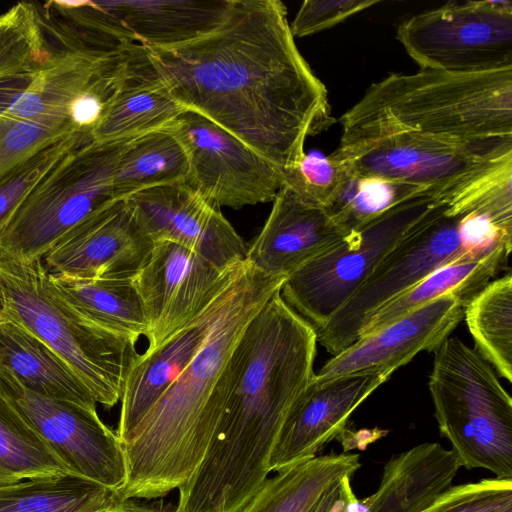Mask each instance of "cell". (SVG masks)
<instances>
[{"mask_svg": "<svg viewBox=\"0 0 512 512\" xmlns=\"http://www.w3.org/2000/svg\"><path fill=\"white\" fill-rule=\"evenodd\" d=\"M143 49L149 72L181 105L283 173L304 156L307 136L332 120L327 89L298 50L279 0H232L208 34Z\"/></svg>", "mask_w": 512, "mask_h": 512, "instance_id": "6da1fadb", "label": "cell"}, {"mask_svg": "<svg viewBox=\"0 0 512 512\" xmlns=\"http://www.w3.org/2000/svg\"><path fill=\"white\" fill-rule=\"evenodd\" d=\"M280 290L245 328L224 415L198 468L179 489L197 512H237L251 499L268 478L281 432L314 379L317 333Z\"/></svg>", "mask_w": 512, "mask_h": 512, "instance_id": "7a4b0ae2", "label": "cell"}, {"mask_svg": "<svg viewBox=\"0 0 512 512\" xmlns=\"http://www.w3.org/2000/svg\"><path fill=\"white\" fill-rule=\"evenodd\" d=\"M285 279L265 274L246 259L233 268L201 346L122 443L126 479L116 491L121 501L166 496L198 468L239 373L238 342Z\"/></svg>", "mask_w": 512, "mask_h": 512, "instance_id": "3957f363", "label": "cell"}, {"mask_svg": "<svg viewBox=\"0 0 512 512\" xmlns=\"http://www.w3.org/2000/svg\"><path fill=\"white\" fill-rule=\"evenodd\" d=\"M340 122V144L395 133L459 142L512 137V67L392 73L372 84Z\"/></svg>", "mask_w": 512, "mask_h": 512, "instance_id": "277c9868", "label": "cell"}, {"mask_svg": "<svg viewBox=\"0 0 512 512\" xmlns=\"http://www.w3.org/2000/svg\"><path fill=\"white\" fill-rule=\"evenodd\" d=\"M2 314L27 328L76 372L96 403L106 408L121 398L138 356L137 342L91 321L75 309L49 279L42 258L0 256Z\"/></svg>", "mask_w": 512, "mask_h": 512, "instance_id": "5b68a950", "label": "cell"}, {"mask_svg": "<svg viewBox=\"0 0 512 512\" xmlns=\"http://www.w3.org/2000/svg\"><path fill=\"white\" fill-rule=\"evenodd\" d=\"M428 387L439 431L460 466L512 479V399L493 367L448 337L434 351Z\"/></svg>", "mask_w": 512, "mask_h": 512, "instance_id": "8992f818", "label": "cell"}, {"mask_svg": "<svg viewBox=\"0 0 512 512\" xmlns=\"http://www.w3.org/2000/svg\"><path fill=\"white\" fill-rule=\"evenodd\" d=\"M131 139L92 141L66 155L7 221L0 233V256L43 258L67 231L118 200L113 176Z\"/></svg>", "mask_w": 512, "mask_h": 512, "instance_id": "52a82bcc", "label": "cell"}, {"mask_svg": "<svg viewBox=\"0 0 512 512\" xmlns=\"http://www.w3.org/2000/svg\"><path fill=\"white\" fill-rule=\"evenodd\" d=\"M133 44L113 54L55 48L38 68L0 80V116L71 123L92 137L125 81Z\"/></svg>", "mask_w": 512, "mask_h": 512, "instance_id": "ba28073f", "label": "cell"}, {"mask_svg": "<svg viewBox=\"0 0 512 512\" xmlns=\"http://www.w3.org/2000/svg\"><path fill=\"white\" fill-rule=\"evenodd\" d=\"M441 188L390 208L327 253L286 277L280 294L317 332L358 291L380 261L427 214Z\"/></svg>", "mask_w": 512, "mask_h": 512, "instance_id": "9c48e42d", "label": "cell"}, {"mask_svg": "<svg viewBox=\"0 0 512 512\" xmlns=\"http://www.w3.org/2000/svg\"><path fill=\"white\" fill-rule=\"evenodd\" d=\"M448 188L440 191L427 214L380 261L350 300L316 332L317 341L331 355L354 343L377 310L434 270L455 261L478 260L471 256L461 239L463 212L449 204Z\"/></svg>", "mask_w": 512, "mask_h": 512, "instance_id": "30bf717a", "label": "cell"}, {"mask_svg": "<svg viewBox=\"0 0 512 512\" xmlns=\"http://www.w3.org/2000/svg\"><path fill=\"white\" fill-rule=\"evenodd\" d=\"M397 39L421 69L478 73L512 67V2H451L403 21Z\"/></svg>", "mask_w": 512, "mask_h": 512, "instance_id": "8fae6325", "label": "cell"}, {"mask_svg": "<svg viewBox=\"0 0 512 512\" xmlns=\"http://www.w3.org/2000/svg\"><path fill=\"white\" fill-rule=\"evenodd\" d=\"M331 155L350 173L441 188L512 157V137L459 142L395 133L340 144Z\"/></svg>", "mask_w": 512, "mask_h": 512, "instance_id": "7c38bea8", "label": "cell"}, {"mask_svg": "<svg viewBox=\"0 0 512 512\" xmlns=\"http://www.w3.org/2000/svg\"><path fill=\"white\" fill-rule=\"evenodd\" d=\"M0 393L69 473L117 491L126 479L123 444L96 408L52 399L23 386L0 367Z\"/></svg>", "mask_w": 512, "mask_h": 512, "instance_id": "4fadbf2b", "label": "cell"}, {"mask_svg": "<svg viewBox=\"0 0 512 512\" xmlns=\"http://www.w3.org/2000/svg\"><path fill=\"white\" fill-rule=\"evenodd\" d=\"M168 129L187 153L185 184L220 208L273 201L284 184L280 169L192 110L182 113Z\"/></svg>", "mask_w": 512, "mask_h": 512, "instance_id": "5bb4252c", "label": "cell"}, {"mask_svg": "<svg viewBox=\"0 0 512 512\" xmlns=\"http://www.w3.org/2000/svg\"><path fill=\"white\" fill-rule=\"evenodd\" d=\"M235 265L221 270L185 246L154 241L148 262L134 278L148 321L146 350L159 347L201 313Z\"/></svg>", "mask_w": 512, "mask_h": 512, "instance_id": "9a60e30c", "label": "cell"}, {"mask_svg": "<svg viewBox=\"0 0 512 512\" xmlns=\"http://www.w3.org/2000/svg\"><path fill=\"white\" fill-rule=\"evenodd\" d=\"M153 244L123 198L103 206L67 231L42 259L54 275L134 278L148 262Z\"/></svg>", "mask_w": 512, "mask_h": 512, "instance_id": "2e32d148", "label": "cell"}, {"mask_svg": "<svg viewBox=\"0 0 512 512\" xmlns=\"http://www.w3.org/2000/svg\"><path fill=\"white\" fill-rule=\"evenodd\" d=\"M126 199L153 242L168 240L185 246L221 270L246 257L248 246L221 208L185 183L145 189Z\"/></svg>", "mask_w": 512, "mask_h": 512, "instance_id": "e0dca14e", "label": "cell"}, {"mask_svg": "<svg viewBox=\"0 0 512 512\" xmlns=\"http://www.w3.org/2000/svg\"><path fill=\"white\" fill-rule=\"evenodd\" d=\"M465 303L455 295L442 296L379 329L358 338L330 358L312 381L361 375L391 374L421 351H435L464 317Z\"/></svg>", "mask_w": 512, "mask_h": 512, "instance_id": "ac0fdd59", "label": "cell"}, {"mask_svg": "<svg viewBox=\"0 0 512 512\" xmlns=\"http://www.w3.org/2000/svg\"><path fill=\"white\" fill-rule=\"evenodd\" d=\"M354 232L337 222L326 208L284 183L262 230L248 246L245 259L265 274L286 278Z\"/></svg>", "mask_w": 512, "mask_h": 512, "instance_id": "d6986e66", "label": "cell"}, {"mask_svg": "<svg viewBox=\"0 0 512 512\" xmlns=\"http://www.w3.org/2000/svg\"><path fill=\"white\" fill-rule=\"evenodd\" d=\"M390 376H352L322 385L311 382L281 432L269 461L270 472L314 458L326 444L343 436L355 409Z\"/></svg>", "mask_w": 512, "mask_h": 512, "instance_id": "ffe728a7", "label": "cell"}, {"mask_svg": "<svg viewBox=\"0 0 512 512\" xmlns=\"http://www.w3.org/2000/svg\"><path fill=\"white\" fill-rule=\"evenodd\" d=\"M228 278L210 303L192 321L159 347L138 354L126 376L120 398V417L116 432L122 443L129 439L149 410L194 357L209 331Z\"/></svg>", "mask_w": 512, "mask_h": 512, "instance_id": "44dd1931", "label": "cell"}, {"mask_svg": "<svg viewBox=\"0 0 512 512\" xmlns=\"http://www.w3.org/2000/svg\"><path fill=\"white\" fill-rule=\"evenodd\" d=\"M98 5L134 40L146 47L168 48L214 30L232 0H104Z\"/></svg>", "mask_w": 512, "mask_h": 512, "instance_id": "7402d4cb", "label": "cell"}, {"mask_svg": "<svg viewBox=\"0 0 512 512\" xmlns=\"http://www.w3.org/2000/svg\"><path fill=\"white\" fill-rule=\"evenodd\" d=\"M460 464L452 450L422 443L392 456L363 512H424L451 486Z\"/></svg>", "mask_w": 512, "mask_h": 512, "instance_id": "603a6c76", "label": "cell"}, {"mask_svg": "<svg viewBox=\"0 0 512 512\" xmlns=\"http://www.w3.org/2000/svg\"><path fill=\"white\" fill-rule=\"evenodd\" d=\"M187 108L149 72L143 47L133 44L125 81L92 133L95 142L135 138L168 128Z\"/></svg>", "mask_w": 512, "mask_h": 512, "instance_id": "cb8c5ba5", "label": "cell"}, {"mask_svg": "<svg viewBox=\"0 0 512 512\" xmlns=\"http://www.w3.org/2000/svg\"><path fill=\"white\" fill-rule=\"evenodd\" d=\"M0 367L37 394L96 408L92 394L69 364L39 337L3 314L0 318Z\"/></svg>", "mask_w": 512, "mask_h": 512, "instance_id": "d4e9b609", "label": "cell"}, {"mask_svg": "<svg viewBox=\"0 0 512 512\" xmlns=\"http://www.w3.org/2000/svg\"><path fill=\"white\" fill-rule=\"evenodd\" d=\"M358 454L316 456L267 478L237 512H310L323 493L360 468Z\"/></svg>", "mask_w": 512, "mask_h": 512, "instance_id": "484cf974", "label": "cell"}, {"mask_svg": "<svg viewBox=\"0 0 512 512\" xmlns=\"http://www.w3.org/2000/svg\"><path fill=\"white\" fill-rule=\"evenodd\" d=\"M509 255L501 247L478 260L455 261L439 267L377 310L361 329L358 338L370 335L445 295L459 297L466 306L498 274Z\"/></svg>", "mask_w": 512, "mask_h": 512, "instance_id": "4316f807", "label": "cell"}, {"mask_svg": "<svg viewBox=\"0 0 512 512\" xmlns=\"http://www.w3.org/2000/svg\"><path fill=\"white\" fill-rule=\"evenodd\" d=\"M134 278L82 279L49 273L55 288L80 313L137 342L146 336L148 321Z\"/></svg>", "mask_w": 512, "mask_h": 512, "instance_id": "83f0119b", "label": "cell"}, {"mask_svg": "<svg viewBox=\"0 0 512 512\" xmlns=\"http://www.w3.org/2000/svg\"><path fill=\"white\" fill-rule=\"evenodd\" d=\"M115 490L62 473L0 486V512H109Z\"/></svg>", "mask_w": 512, "mask_h": 512, "instance_id": "f1b7e54d", "label": "cell"}, {"mask_svg": "<svg viewBox=\"0 0 512 512\" xmlns=\"http://www.w3.org/2000/svg\"><path fill=\"white\" fill-rule=\"evenodd\" d=\"M188 157L184 146L168 128L131 139L113 176L117 199L153 187L185 183Z\"/></svg>", "mask_w": 512, "mask_h": 512, "instance_id": "f546056e", "label": "cell"}, {"mask_svg": "<svg viewBox=\"0 0 512 512\" xmlns=\"http://www.w3.org/2000/svg\"><path fill=\"white\" fill-rule=\"evenodd\" d=\"M475 350L512 381V275L489 282L464 307V317Z\"/></svg>", "mask_w": 512, "mask_h": 512, "instance_id": "4dcf8cb0", "label": "cell"}, {"mask_svg": "<svg viewBox=\"0 0 512 512\" xmlns=\"http://www.w3.org/2000/svg\"><path fill=\"white\" fill-rule=\"evenodd\" d=\"M62 473L65 465L0 393V486Z\"/></svg>", "mask_w": 512, "mask_h": 512, "instance_id": "1f68e13d", "label": "cell"}, {"mask_svg": "<svg viewBox=\"0 0 512 512\" xmlns=\"http://www.w3.org/2000/svg\"><path fill=\"white\" fill-rule=\"evenodd\" d=\"M54 51L34 3L19 2L0 14V80L38 68Z\"/></svg>", "mask_w": 512, "mask_h": 512, "instance_id": "d6a6232c", "label": "cell"}, {"mask_svg": "<svg viewBox=\"0 0 512 512\" xmlns=\"http://www.w3.org/2000/svg\"><path fill=\"white\" fill-rule=\"evenodd\" d=\"M429 188L349 172L338 196L327 210L342 226L356 231L400 202Z\"/></svg>", "mask_w": 512, "mask_h": 512, "instance_id": "836d02e7", "label": "cell"}, {"mask_svg": "<svg viewBox=\"0 0 512 512\" xmlns=\"http://www.w3.org/2000/svg\"><path fill=\"white\" fill-rule=\"evenodd\" d=\"M90 134L64 137L31 157L0 181V233L14 211L38 184L77 147L92 142Z\"/></svg>", "mask_w": 512, "mask_h": 512, "instance_id": "e575fe53", "label": "cell"}, {"mask_svg": "<svg viewBox=\"0 0 512 512\" xmlns=\"http://www.w3.org/2000/svg\"><path fill=\"white\" fill-rule=\"evenodd\" d=\"M77 132L82 131L71 123L0 116V181L48 145Z\"/></svg>", "mask_w": 512, "mask_h": 512, "instance_id": "d590c367", "label": "cell"}, {"mask_svg": "<svg viewBox=\"0 0 512 512\" xmlns=\"http://www.w3.org/2000/svg\"><path fill=\"white\" fill-rule=\"evenodd\" d=\"M349 176L347 167L331 154H304L300 162L284 173V183L297 193L328 209Z\"/></svg>", "mask_w": 512, "mask_h": 512, "instance_id": "8d00e7d4", "label": "cell"}, {"mask_svg": "<svg viewBox=\"0 0 512 512\" xmlns=\"http://www.w3.org/2000/svg\"><path fill=\"white\" fill-rule=\"evenodd\" d=\"M424 512H512V479L451 486Z\"/></svg>", "mask_w": 512, "mask_h": 512, "instance_id": "74e56055", "label": "cell"}, {"mask_svg": "<svg viewBox=\"0 0 512 512\" xmlns=\"http://www.w3.org/2000/svg\"><path fill=\"white\" fill-rule=\"evenodd\" d=\"M378 3V0H306L290 24V29L294 38L309 36L331 28Z\"/></svg>", "mask_w": 512, "mask_h": 512, "instance_id": "f35d334b", "label": "cell"}, {"mask_svg": "<svg viewBox=\"0 0 512 512\" xmlns=\"http://www.w3.org/2000/svg\"><path fill=\"white\" fill-rule=\"evenodd\" d=\"M350 479L349 476L344 477L330 486L310 512H361V502L352 491Z\"/></svg>", "mask_w": 512, "mask_h": 512, "instance_id": "ab89813d", "label": "cell"}, {"mask_svg": "<svg viewBox=\"0 0 512 512\" xmlns=\"http://www.w3.org/2000/svg\"><path fill=\"white\" fill-rule=\"evenodd\" d=\"M109 512H153L149 508L135 503L132 499L121 501Z\"/></svg>", "mask_w": 512, "mask_h": 512, "instance_id": "60d3db41", "label": "cell"}, {"mask_svg": "<svg viewBox=\"0 0 512 512\" xmlns=\"http://www.w3.org/2000/svg\"><path fill=\"white\" fill-rule=\"evenodd\" d=\"M2 311H3V298H2V293L0 290V314L2 313Z\"/></svg>", "mask_w": 512, "mask_h": 512, "instance_id": "b9f144b4", "label": "cell"}, {"mask_svg": "<svg viewBox=\"0 0 512 512\" xmlns=\"http://www.w3.org/2000/svg\"><path fill=\"white\" fill-rule=\"evenodd\" d=\"M1 316H2V313L0 314V318H1Z\"/></svg>", "mask_w": 512, "mask_h": 512, "instance_id": "7bdbcfd3", "label": "cell"}]
</instances>
